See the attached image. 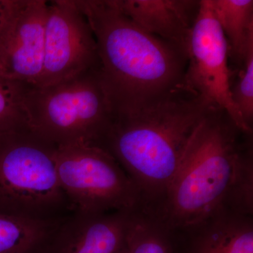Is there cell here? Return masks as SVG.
<instances>
[{"label":"cell","instance_id":"1","mask_svg":"<svg viewBox=\"0 0 253 253\" xmlns=\"http://www.w3.org/2000/svg\"><path fill=\"white\" fill-rule=\"evenodd\" d=\"M211 109L183 86L112 113L96 146L111 155L134 183L142 212H152L164 199L190 138Z\"/></svg>","mask_w":253,"mask_h":253},{"label":"cell","instance_id":"2","mask_svg":"<svg viewBox=\"0 0 253 253\" xmlns=\"http://www.w3.org/2000/svg\"><path fill=\"white\" fill-rule=\"evenodd\" d=\"M76 2L94 33L112 112L184 86L187 57L180 50L136 26L113 0Z\"/></svg>","mask_w":253,"mask_h":253},{"label":"cell","instance_id":"3","mask_svg":"<svg viewBox=\"0 0 253 253\" xmlns=\"http://www.w3.org/2000/svg\"><path fill=\"white\" fill-rule=\"evenodd\" d=\"M238 129L223 111L211 109L190 138L161 204L146 213L166 229L193 224L226 208L240 162L252 134Z\"/></svg>","mask_w":253,"mask_h":253},{"label":"cell","instance_id":"4","mask_svg":"<svg viewBox=\"0 0 253 253\" xmlns=\"http://www.w3.org/2000/svg\"><path fill=\"white\" fill-rule=\"evenodd\" d=\"M56 150L29 126L0 133L1 214L58 221L71 209L58 179Z\"/></svg>","mask_w":253,"mask_h":253},{"label":"cell","instance_id":"5","mask_svg":"<svg viewBox=\"0 0 253 253\" xmlns=\"http://www.w3.org/2000/svg\"><path fill=\"white\" fill-rule=\"evenodd\" d=\"M99 69L89 70L52 85L28 84L23 107L31 130L56 146L97 144L112 116Z\"/></svg>","mask_w":253,"mask_h":253},{"label":"cell","instance_id":"6","mask_svg":"<svg viewBox=\"0 0 253 253\" xmlns=\"http://www.w3.org/2000/svg\"><path fill=\"white\" fill-rule=\"evenodd\" d=\"M60 186L74 212L134 211L140 195L117 161L104 149L86 142L56 146Z\"/></svg>","mask_w":253,"mask_h":253},{"label":"cell","instance_id":"7","mask_svg":"<svg viewBox=\"0 0 253 253\" xmlns=\"http://www.w3.org/2000/svg\"><path fill=\"white\" fill-rule=\"evenodd\" d=\"M229 55V44L211 0H201L190 36L183 84L208 107L225 113L240 130L252 134L231 97Z\"/></svg>","mask_w":253,"mask_h":253},{"label":"cell","instance_id":"8","mask_svg":"<svg viewBox=\"0 0 253 253\" xmlns=\"http://www.w3.org/2000/svg\"><path fill=\"white\" fill-rule=\"evenodd\" d=\"M99 65L94 33L76 0L48 1L42 71L36 86L52 85Z\"/></svg>","mask_w":253,"mask_h":253},{"label":"cell","instance_id":"9","mask_svg":"<svg viewBox=\"0 0 253 253\" xmlns=\"http://www.w3.org/2000/svg\"><path fill=\"white\" fill-rule=\"evenodd\" d=\"M46 0H16L0 34V75L37 85L44 59Z\"/></svg>","mask_w":253,"mask_h":253},{"label":"cell","instance_id":"10","mask_svg":"<svg viewBox=\"0 0 253 253\" xmlns=\"http://www.w3.org/2000/svg\"><path fill=\"white\" fill-rule=\"evenodd\" d=\"M135 211L74 212L59 221L40 253H126Z\"/></svg>","mask_w":253,"mask_h":253},{"label":"cell","instance_id":"11","mask_svg":"<svg viewBox=\"0 0 253 253\" xmlns=\"http://www.w3.org/2000/svg\"><path fill=\"white\" fill-rule=\"evenodd\" d=\"M168 231L172 253H253V216L225 208Z\"/></svg>","mask_w":253,"mask_h":253},{"label":"cell","instance_id":"12","mask_svg":"<svg viewBox=\"0 0 253 253\" xmlns=\"http://www.w3.org/2000/svg\"><path fill=\"white\" fill-rule=\"evenodd\" d=\"M113 2L136 26L175 46L187 57L200 1L113 0Z\"/></svg>","mask_w":253,"mask_h":253},{"label":"cell","instance_id":"13","mask_svg":"<svg viewBox=\"0 0 253 253\" xmlns=\"http://www.w3.org/2000/svg\"><path fill=\"white\" fill-rule=\"evenodd\" d=\"M211 4L227 40L229 54L243 65L253 43V0H211Z\"/></svg>","mask_w":253,"mask_h":253},{"label":"cell","instance_id":"14","mask_svg":"<svg viewBox=\"0 0 253 253\" xmlns=\"http://www.w3.org/2000/svg\"><path fill=\"white\" fill-rule=\"evenodd\" d=\"M60 221L41 220L0 213V253H41Z\"/></svg>","mask_w":253,"mask_h":253},{"label":"cell","instance_id":"15","mask_svg":"<svg viewBox=\"0 0 253 253\" xmlns=\"http://www.w3.org/2000/svg\"><path fill=\"white\" fill-rule=\"evenodd\" d=\"M126 253H172L168 229L154 218L136 210Z\"/></svg>","mask_w":253,"mask_h":253},{"label":"cell","instance_id":"16","mask_svg":"<svg viewBox=\"0 0 253 253\" xmlns=\"http://www.w3.org/2000/svg\"><path fill=\"white\" fill-rule=\"evenodd\" d=\"M28 84L0 75V133L29 126L23 107Z\"/></svg>","mask_w":253,"mask_h":253},{"label":"cell","instance_id":"17","mask_svg":"<svg viewBox=\"0 0 253 253\" xmlns=\"http://www.w3.org/2000/svg\"><path fill=\"white\" fill-rule=\"evenodd\" d=\"M243 65L244 71L234 87L231 88V97L245 124L253 131V43L250 44Z\"/></svg>","mask_w":253,"mask_h":253},{"label":"cell","instance_id":"18","mask_svg":"<svg viewBox=\"0 0 253 253\" xmlns=\"http://www.w3.org/2000/svg\"><path fill=\"white\" fill-rule=\"evenodd\" d=\"M16 0H0V34L9 19Z\"/></svg>","mask_w":253,"mask_h":253}]
</instances>
